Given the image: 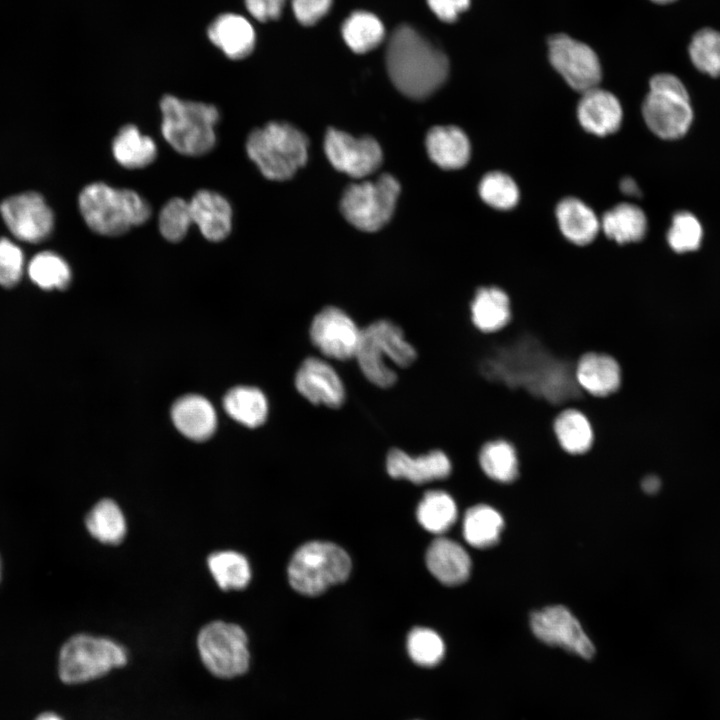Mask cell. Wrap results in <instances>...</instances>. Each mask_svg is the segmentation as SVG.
<instances>
[{"label": "cell", "mask_w": 720, "mask_h": 720, "mask_svg": "<svg viewBox=\"0 0 720 720\" xmlns=\"http://www.w3.org/2000/svg\"><path fill=\"white\" fill-rule=\"evenodd\" d=\"M386 67L394 86L405 96L424 99L446 81L445 53L412 26H398L389 38Z\"/></svg>", "instance_id": "obj_1"}, {"label": "cell", "mask_w": 720, "mask_h": 720, "mask_svg": "<svg viewBox=\"0 0 720 720\" xmlns=\"http://www.w3.org/2000/svg\"><path fill=\"white\" fill-rule=\"evenodd\" d=\"M129 651L107 636L77 633L61 646L57 674L68 686L89 684L106 678L129 664Z\"/></svg>", "instance_id": "obj_2"}, {"label": "cell", "mask_w": 720, "mask_h": 720, "mask_svg": "<svg viewBox=\"0 0 720 720\" xmlns=\"http://www.w3.org/2000/svg\"><path fill=\"white\" fill-rule=\"evenodd\" d=\"M648 86L641 106L647 128L659 139L668 142L686 137L695 120L688 86L672 72L654 74Z\"/></svg>", "instance_id": "obj_3"}, {"label": "cell", "mask_w": 720, "mask_h": 720, "mask_svg": "<svg viewBox=\"0 0 720 720\" xmlns=\"http://www.w3.org/2000/svg\"><path fill=\"white\" fill-rule=\"evenodd\" d=\"M79 209L87 226L104 236H119L144 224L151 215L147 201L136 191L95 182L83 188Z\"/></svg>", "instance_id": "obj_4"}, {"label": "cell", "mask_w": 720, "mask_h": 720, "mask_svg": "<svg viewBox=\"0 0 720 720\" xmlns=\"http://www.w3.org/2000/svg\"><path fill=\"white\" fill-rule=\"evenodd\" d=\"M160 109L162 135L175 151L196 157L215 146L219 111L214 105L165 95Z\"/></svg>", "instance_id": "obj_5"}, {"label": "cell", "mask_w": 720, "mask_h": 720, "mask_svg": "<svg viewBox=\"0 0 720 720\" xmlns=\"http://www.w3.org/2000/svg\"><path fill=\"white\" fill-rule=\"evenodd\" d=\"M246 151L266 178L282 181L306 163L308 140L288 123L270 122L249 134Z\"/></svg>", "instance_id": "obj_6"}, {"label": "cell", "mask_w": 720, "mask_h": 720, "mask_svg": "<svg viewBox=\"0 0 720 720\" xmlns=\"http://www.w3.org/2000/svg\"><path fill=\"white\" fill-rule=\"evenodd\" d=\"M355 358L363 375L374 385L388 388L397 374L385 358L400 367L410 366L417 358L414 347L405 340L402 329L389 320H378L361 329Z\"/></svg>", "instance_id": "obj_7"}, {"label": "cell", "mask_w": 720, "mask_h": 720, "mask_svg": "<svg viewBox=\"0 0 720 720\" xmlns=\"http://www.w3.org/2000/svg\"><path fill=\"white\" fill-rule=\"evenodd\" d=\"M196 650L205 671L219 681L245 676L251 666L249 639L238 624L214 620L196 636Z\"/></svg>", "instance_id": "obj_8"}, {"label": "cell", "mask_w": 720, "mask_h": 720, "mask_svg": "<svg viewBox=\"0 0 720 720\" xmlns=\"http://www.w3.org/2000/svg\"><path fill=\"white\" fill-rule=\"evenodd\" d=\"M351 570L348 554L339 546L323 541L303 544L288 566L290 585L297 592L315 596L345 581Z\"/></svg>", "instance_id": "obj_9"}, {"label": "cell", "mask_w": 720, "mask_h": 720, "mask_svg": "<svg viewBox=\"0 0 720 720\" xmlns=\"http://www.w3.org/2000/svg\"><path fill=\"white\" fill-rule=\"evenodd\" d=\"M399 193V182L392 175L383 174L375 181L349 185L343 193L340 209L353 226L374 232L392 217Z\"/></svg>", "instance_id": "obj_10"}, {"label": "cell", "mask_w": 720, "mask_h": 720, "mask_svg": "<svg viewBox=\"0 0 720 720\" xmlns=\"http://www.w3.org/2000/svg\"><path fill=\"white\" fill-rule=\"evenodd\" d=\"M548 50L551 65L574 90L584 93L598 87L601 65L591 47L565 34H556L549 39Z\"/></svg>", "instance_id": "obj_11"}, {"label": "cell", "mask_w": 720, "mask_h": 720, "mask_svg": "<svg viewBox=\"0 0 720 720\" xmlns=\"http://www.w3.org/2000/svg\"><path fill=\"white\" fill-rule=\"evenodd\" d=\"M530 625L534 635L550 646H559L584 659L592 658L595 653L590 638L564 606H550L534 612Z\"/></svg>", "instance_id": "obj_12"}, {"label": "cell", "mask_w": 720, "mask_h": 720, "mask_svg": "<svg viewBox=\"0 0 720 720\" xmlns=\"http://www.w3.org/2000/svg\"><path fill=\"white\" fill-rule=\"evenodd\" d=\"M324 150L330 163L354 178H363L376 171L382 163V150L372 137L355 138L336 129H329Z\"/></svg>", "instance_id": "obj_13"}, {"label": "cell", "mask_w": 720, "mask_h": 720, "mask_svg": "<svg viewBox=\"0 0 720 720\" xmlns=\"http://www.w3.org/2000/svg\"><path fill=\"white\" fill-rule=\"evenodd\" d=\"M361 329L343 310L328 306L322 309L310 326L309 335L322 354L337 360L355 358Z\"/></svg>", "instance_id": "obj_14"}, {"label": "cell", "mask_w": 720, "mask_h": 720, "mask_svg": "<svg viewBox=\"0 0 720 720\" xmlns=\"http://www.w3.org/2000/svg\"><path fill=\"white\" fill-rule=\"evenodd\" d=\"M0 212L11 233L25 242H41L53 229V213L43 197L35 192L5 199L0 205Z\"/></svg>", "instance_id": "obj_15"}, {"label": "cell", "mask_w": 720, "mask_h": 720, "mask_svg": "<svg viewBox=\"0 0 720 720\" xmlns=\"http://www.w3.org/2000/svg\"><path fill=\"white\" fill-rule=\"evenodd\" d=\"M295 386L313 404L338 408L345 400V389L339 375L331 365L316 357L302 362L296 372Z\"/></svg>", "instance_id": "obj_16"}, {"label": "cell", "mask_w": 720, "mask_h": 720, "mask_svg": "<svg viewBox=\"0 0 720 720\" xmlns=\"http://www.w3.org/2000/svg\"><path fill=\"white\" fill-rule=\"evenodd\" d=\"M575 376L581 389L594 397L614 394L621 385L622 372L618 361L601 352H586L576 363Z\"/></svg>", "instance_id": "obj_17"}, {"label": "cell", "mask_w": 720, "mask_h": 720, "mask_svg": "<svg viewBox=\"0 0 720 720\" xmlns=\"http://www.w3.org/2000/svg\"><path fill=\"white\" fill-rule=\"evenodd\" d=\"M386 468L393 478H405L415 484L444 479L452 470L449 457L441 450H433L413 458L400 449H391L387 455Z\"/></svg>", "instance_id": "obj_18"}, {"label": "cell", "mask_w": 720, "mask_h": 720, "mask_svg": "<svg viewBox=\"0 0 720 720\" xmlns=\"http://www.w3.org/2000/svg\"><path fill=\"white\" fill-rule=\"evenodd\" d=\"M577 116L585 130L598 136H605L619 129L623 112L615 95L595 87L582 93Z\"/></svg>", "instance_id": "obj_19"}, {"label": "cell", "mask_w": 720, "mask_h": 720, "mask_svg": "<svg viewBox=\"0 0 720 720\" xmlns=\"http://www.w3.org/2000/svg\"><path fill=\"white\" fill-rule=\"evenodd\" d=\"M193 224L209 241L224 240L232 228V208L221 194L200 190L189 201Z\"/></svg>", "instance_id": "obj_20"}, {"label": "cell", "mask_w": 720, "mask_h": 720, "mask_svg": "<svg viewBox=\"0 0 720 720\" xmlns=\"http://www.w3.org/2000/svg\"><path fill=\"white\" fill-rule=\"evenodd\" d=\"M426 564L431 574L441 583L455 586L470 576L471 559L457 542L439 537L427 549Z\"/></svg>", "instance_id": "obj_21"}, {"label": "cell", "mask_w": 720, "mask_h": 720, "mask_svg": "<svg viewBox=\"0 0 720 720\" xmlns=\"http://www.w3.org/2000/svg\"><path fill=\"white\" fill-rule=\"evenodd\" d=\"M207 34L210 41L233 60L249 56L255 46L252 25L238 14L224 13L217 16L210 23Z\"/></svg>", "instance_id": "obj_22"}, {"label": "cell", "mask_w": 720, "mask_h": 720, "mask_svg": "<svg viewBox=\"0 0 720 720\" xmlns=\"http://www.w3.org/2000/svg\"><path fill=\"white\" fill-rule=\"evenodd\" d=\"M469 311L473 326L486 334L502 330L512 317L508 294L495 285L478 287L470 301Z\"/></svg>", "instance_id": "obj_23"}, {"label": "cell", "mask_w": 720, "mask_h": 720, "mask_svg": "<svg viewBox=\"0 0 720 720\" xmlns=\"http://www.w3.org/2000/svg\"><path fill=\"white\" fill-rule=\"evenodd\" d=\"M171 416L177 430L190 440L205 441L216 430L214 407L199 395H186L178 399L172 407Z\"/></svg>", "instance_id": "obj_24"}, {"label": "cell", "mask_w": 720, "mask_h": 720, "mask_svg": "<svg viewBox=\"0 0 720 720\" xmlns=\"http://www.w3.org/2000/svg\"><path fill=\"white\" fill-rule=\"evenodd\" d=\"M430 159L443 169H459L470 159L471 147L466 134L456 126H436L426 136Z\"/></svg>", "instance_id": "obj_25"}, {"label": "cell", "mask_w": 720, "mask_h": 720, "mask_svg": "<svg viewBox=\"0 0 720 720\" xmlns=\"http://www.w3.org/2000/svg\"><path fill=\"white\" fill-rule=\"evenodd\" d=\"M556 217L564 237L577 246L593 242L600 228L593 210L574 197H567L558 203Z\"/></svg>", "instance_id": "obj_26"}, {"label": "cell", "mask_w": 720, "mask_h": 720, "mask_svg": "<svg viewBox=\"0 0 720 720\" xmlns=\"http://www.w3.org/2000/svg\"><path fill=\"white\" fill-rule=\"evenodd\" d=\"M552 427L558 445L568 455H584L593 446L592 424L579 409L568 407L561 410L554 418Z\"/></svg>", "instance_id": "obj_27"}, {"label": "cell", "mask_w": 720, "mask_h": 720, "mask_svg": "<svg viewBox=\"0 0 720 720\" xmlns=\"http://www.w3.org/2000/svg\"><path fill=\"white\" fill-rule=\"evenodd\" d=\"M607 238L619 245L642 241L648 230L645 212L632 203H621L607 211L600 224Z\"/></svg>", "instance_id": "obj_28"}, {"label": "cell", "mask_w": 720, "mask_h": 720, "mask_svg": "<svg viewBox=\"0 0 720 720\" xmlns=\"http://www.w3.org/2000/svg\"><path fill=\"white\" fill-rule=\"evenodd\" d=\"M483 473L493 481L511 483L520 472V459L516 447L504 438L484 442L477 454Z\"/></svg>", "instance_id": "obj_29"}, {"label": "cell", "mask_w": 720, "mask_h": 720, "mask_svg": "<svg viewBox=\"0 0 720 720\" xmlns=\"http://www.w3.org/2000/svg\"><path fill=\"white\" fill-rule=\"evenodd\" d=\"M112 153L121 166L139 169L155 160L157 147L152 138L142 134L136 126L127 124L114 137Z\"/></svg>", "instance_id": "obj_30"}, {"label": "cell", "mask_w": 720, "mask_h": 720, "mask_svg": "<svg viewBox=\"0 0 720 720\" xmlns=\"http://www.w3.org/2000/svg\"><path fill=\"white\" fill-rule=\"evenodd\" d=\"M85 525L92 537L103 544H119L127 532L125 516L112 499L98 501L88 512Z\"/></svg>", "instance_id": "obj_31"}, {"label": "cell", "mask_w": 720, "mask_h": 720, "mask_svg": "<svg viewBox=\"0 0 720 720\" xmlns=\"http://www.w3.org/2000/svg\"><path fill=\"white\" fill-rule=\"evenodd\" d=\"M224 407L231 418L250 428L262 425L268 415L267 399L255 387L238 386L231 389L224 398Z\"/></svg>", "instance_id": "obj_32"}, {"label": "cell", "mask_w": 720, "mask_h": 720, "mask_svg": "<svg viewBox=\"0 0 720 720\" xmlns=\"http://www.w3.org/2000/svg\"><path fill=\"white\" fill-rule=\"evenodd\" d=\"M504 526L502 516L494 508L479 504L469 508L463 519V536L476 548L495 545Z\"/></svg>", "instance_id": "obj_33"}, {"label": "cell", "mask_w": 720, "mask_h": 720, "mask_svg": "<svg viewBox=\"0 0 720 720\" xmlns=\"http://www.w3.org/2000/svg\"><path fill=\"white\" fill-rule=\"evenodd\" d=\"M687 55L700 74L720 78V30L711 26L697 29L690 37Z\"/></svg>", "instance_id": "obj_34"}, {"label": "cell", "mask_w": 720, "mask_h": 720, "mask_svg": "<svg viewBox=\"0 0 720 720\" xmlns=\"http://www.w3.org/2000/svg\"><path fill=\"white\" fill-rule=\"evenodd\" d=\"M209 571L222 590H240L251 579V568L247 558L233 550L217 551L207 559Z\"/></svg>", "instance_id": "obj_35"}, {"label": "cell", "mask_w": 720, "mask_h": 720, "mask_svg": "<svg viewBox=\"0 0 720 720\" xmlns=\"http://www.w3.org/2000/svg\"><path fill=\"white\" fill-rule=\"evenodd\" d=\"M342 36L355 53H366L376 48L385 36L382 22L366 11L353 12L342 25Z\"/></svg>", "instance_id": "obj_36"}, {"label": "cell", "mask_w": 720, "mask_h": 720, "mask_svg": "<svg viewBox=\"0 0 720 720\" xmlns=\"http://www.w3.org/2000/svg\"><path fill=\"white\" fill-rule=\"evenodd\" d=\"M704 226L692 211L680 209L674 212L666 232V242L676 254L696 252L704 240Z\"/></svg>", "instance_id": "obj_37"}, {"label": "cell", "mask_w": 720, "mask_h": 720, "mask_svg": "<svg viewBox=\"0 0 720 720\" xmlns=\"http://www.w3.org/2000/svg\"><path fill=\"white\" fill-rule=\"evenodd\" d=\"M416 515L424 529L434 534H441L456 521L457 507L449 494L443 491H429L420 501Z\"/></svg>", "instance_id": "obj_38"}, {"label": "cell", "mask_w": 720, "mask_h": 720, "mask_svg": "<svg viewBox=\"0 0 720 720\" xmlns=\"http://www.w3.org/2000/svg\"><path fill=\"white\" fill-rule=\"evenodd\" d=\"M30 279L45 290L65 289L71 281V270L67 262L50 251L36 254L28 265Z\"/></svg>", "instance_id": "obj_39"}, {"label": "cell", "mask_w": 720, "mask_h": 720, "mask_svg": "<svg viewBox=\"0 0 720 720\" xmlns=\"http://www.w3.org/2000/svg\"><path fill=\"white\" fill-rule=\"evenodd\" d=\"M407 652L415 664L422 667H434L443 659L445 645L435 631L416 627L407 636Z\"/></svg>", "instance_id": "obj_40"}, {"label": "cell", "mask_w": 720, "mask_h": 720, "mask_svg": "<svg viewBox=\"0 0 720 720\" xmlns=\"http://www.w3.org/2000/svg\"><path fill=\"white\" fill-rule=\"evenodd\" d=\"M479 195L489 206L499 210H508L518 203L519 189L509 175L493 171L481 179Z\"/></svg>", "instance_id": "obj_41"}, {"label": "cell", "mask_w": 720, "mask_h": 720, "mask_svg": "<svg viewBox=\"0 0 720 720\" xmlns=\"http://www.w3.org/2000/svg\"><path fill=\"white\" fill-rule=\"evenodd\" d=\"M193 224L189 201L175 197L162 207L158 226L161 235L168 241H181Z\"/></svg>", "instance_id": "obj_42"}, {"label": "cell", "mask_w": 720, "mask_h": 720, "mask_svg": "<svg viewBox=\"0 0 720 720\" xmlns=\"http://www.w3.org/2000/svg\"><path fill=\"white\" fill-rule=\"evenodd\" d=\"M24 256L21 249L7 238H0V285L12 287L23 274Z\"/></svg>", "instance_id": "obj_43"}, {"label": "cell", "mask_w": 720, "mask_h": 720, "mask_svg": "<svg viewBox=\"0 0 720 720\" xmlns=\"http://www.w3.org/2000/svg\"><path fill=\"white\" fill-rule=\"evenodd\" d=\"M332 0H291L297 20L305 26L316 24L331 7Z\"/></svg>", "instance_id": "obj_44"}, {"label": "cell", "mask_w": 720, "mask_h": 720, "mask_svg": "<svg viewBox=\"0 0 720 720\" xmlns=\"http://www.w3.org/2000/svg\"><path fill=\"white\" fill-rule=\"evenodd\" d=\"M248 12L258 21L267 22L280 17L285 0H244Z\"/></svg>", "instance_id": "obj_45"}, {"label": "cell", "mask_w": 720, "mask_h": 720, "mask_svg": "<svg viewBox=\"0 0 720 720\" xmlns=\"http://www.w3.org/2000/svg\"><path fill=\"white\" fill-rule=\"evenodd\" d=\"M431 11L443 22L452 23L468 9L470 0H427Z\"/></svg>", "instance_id": "obj_46"}, {"label": "cell", "mask_w": 720, "mask_h": 720, "mask_svg": "<svg viewBox=\"0 0 720 720\" xmlns=\"http://www.w3.org/2000/svg\"><path fill=\"white\" fill-rule=\"evenodd\" d=\"M620 190L629 197L639 198L642 191L638 183L632 177H624L620 182Z\"/></svg>", "instance_id": "obj_47"}, {"label": "cell", "mask_w": 720, "mask_h": 720, "mask_svg": "<svg viewBox=\"0 0 720 720\" xmlns=\"http://www.w3.org/2000/svg\"><path fill=\"white\" fill-rule=\"evenodd\" d=\"M661 486V481L656 475H647L641 482V487L647 494L656 493Z\"/></svg>", "instance_id": "obj_48"}, {"label": "cell", "mask_w": 720, "mask_h": 720, "mask_svg": "<svg viewBox=\"0 0 720 720\" xmlns=\"http://www.w3.org/2000/svg\"><path fill=\"white\" fill-rule=\"evenodd\" d=\"M35 720H64V719L55 712H44V713L40 714Z\"/></svg>", "instance_id": "obj_49"}, {"label": "cell", "mask_w": 720, "mask_h": 720, "mask_svg": "<svg viewBox=\"0 0 720 720\" xmlns=\"http://www.w3.org/2000/svg\"><path fill=\"white\" fill-rule=\"evenodd\" d=\"M656 5L667 6L676 3L679 0H650Z\"/></svg>", "instance_id": "obj_50"}, {"label": "cell", "mask_w": 720, "mask_h": 720, "mask_svg": "<svg viewBox=\"0 0 720 720\" xmlns=\"http://www.w3.org/2000/svg\"><path fill=\"white\" fill-rule=\"evenodd\" d=\"M1 572H2V565H1V559H0V580H1Z\"/></svg>", "instance_id": "obj_51"}]
</instances>
